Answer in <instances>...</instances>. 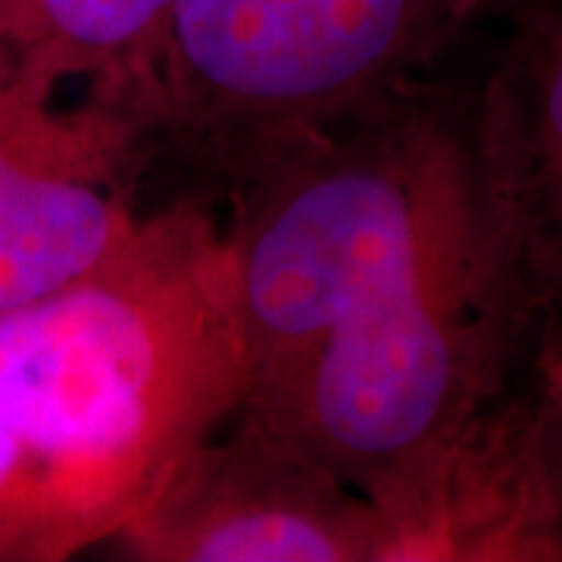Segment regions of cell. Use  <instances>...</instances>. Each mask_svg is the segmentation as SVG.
Wrapping results in <instances>:
<instances>
[{"instance_id": "5b68a950", "label": "cell", "mask_w": 562, "mask_h": 562, "mask_svg": "<svg viewBox=\"0 0 562 562\" xmlns=\"http://www.w3.org/2000/svg\"><path fill=\"white\" fill-rule=\"evenodd\" d=\"M140 562H384L379 506L241 403L116 541Z\"/></svg>"}, {"instance_id": "7a4b0ae2", "label": "cell", "mask_w": 562, "mask_h": 562, "mask_svg": "<svg viewBox=\"0 0 562 562\" xmlns=\"http://www.w3.org/2000/svg\"><path fill=\"white\" fill-rule=\"evenodd\" d=\"M244 397L225 220L157 206L101 269L0 316V562L120 541Z\"/></svg>"}, {"instance_id": "8992f818", "label": "cell", "mask_w": 562, "mask_h": 562, "mask_svg": "<svg viewBox=\"0 0 562 562\" xmlns=\"http://www.w3.org/2000/svg\"><path fill=\"white\" fill-rule=\"evenodd\" d=\"M479 106L528 301L562 297V0H541L513 20V41Z\"/></svg>"}, {"instance_id": "6da1fadb", "label": "cell", "mask_w": 562, "mask_h": 562, "mask_svg": "<svg viewBox=\"0 0 562 562\" xmlns=\"http://www.w3.org/2000/svg\"><path fill=\"white\" fill-rule=\"evenodd\" d=\"M262 419L401 516L513 391L528 281L479 94L416 81L225 181Z\"/></svg>"}, {"instance_id": "52a82bcc", "label": "cell", "mask_w": 562, "mask_h": 562, "mask_svg": "<svg viewBox=\"0 0 562 562\" xmlns=\"http://www.w3.org/2000/svg\"><path fill=\"white\" fill-rule=\"evenodd\" d=\"M179 0H0V63L94 88L162 128V63Z\"/></svg>"}, {"instance_id": "277c9868", "label": "cell", "mask_w": 562, "mask_h": 562, "mask_svg": "<svg viewBox=\"0 0 562 562\" xmlns=\"http://www.w3.org/2000/svg\"><path fill=\"white\" fill-rule=\"evenodd\" d=\"M162 140L144 110L0 63V316L76 284L135 241Z\"/></svg>"}, {"instance_id": "3957f363", "label": "cell", "mask_w": 562, "mask_h": 562, "mask_svg": "<svg viewBox=\"0 0 562 562\" xmlns=\"http://www.w3.org/2000/svg\"><path fill=\"white\" fill-rule=\"evenodd\" d=\"M541 0H179L162 140L216 181L406 85L487 20Z\"/></svg>"}, {"instance_id": "ba28073f", "label": "cell", "mask_w": 562, "mask_h": 562, "mask_svg": "<svg viewBox=\"0 0 562 562\" xmlns=\"http://www.w3.org/2000/svg\"><path fill=\"white\" fill-rule=\"evenodd\" d=\"M513 391L562 557V297L531 301Z\"/></svg>"}]
</instances>
